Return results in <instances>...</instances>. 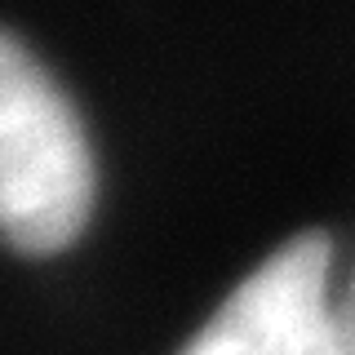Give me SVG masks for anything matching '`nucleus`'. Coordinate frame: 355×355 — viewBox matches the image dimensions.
Segmentation results:
<instances>
[{
  "mask_svg": "<svg viewBox=\"0 0 355 355\" xmlns=\"http://www.w3.org/2000/svg\"><path fill=\"white\" fill-rule=\"evenodd\" d=\"M333 324H338V347L342 355H355V271L342 293H333Z\"/></svg>",
  "mask_w": 355,
  "mask_h": 355,
  "instance_id": "nucleus-3",
  "label": "nucleus"
},
{
  "mask_svg": "<svg viewBox=\"0 0 355 355\" xmlns=\"http://www.w3.org/2000/svg\"><path fill=\"white\" fill-rule=\"evenodd\" d=\"M329 266V236L284 240L178 355H342Z\"/></svg>",
  "mask_w": 355,
  "mask_h": 355,
  "instance_id": "nucleus-2",
  "label": "nucleus"
},
{
  "mask_svg": "<svg viewBox=\"0 0 355 355\" xmlns=\"http://www.w3.org/2000/svg\"><path fill=\"white\" fill-rule=\"evenodd\" d=\"M94 151L71 98L18 36L0 31V236L44 258L94 214Z\"/></svg>",
  "mask_w": 355,
  "mask_h": 355,
  "instance_id": "nucleus-1",
  "label": "nucleus"
}]
</instances>
